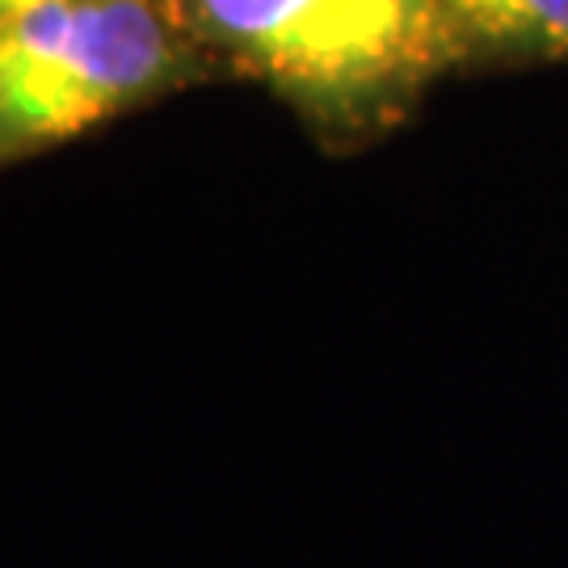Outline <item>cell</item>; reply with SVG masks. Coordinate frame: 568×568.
Here are the masks:
<instances>
[{
  "label": "cell",
  "mask_w": 568,
  "mask_h": 568,
  "mask_svg": "<svg viewBox=\"0 0 568 568\" xmlns=\"http://www.w3.org/2000/svg\"><path fill=\"white\" fill-rule=\"evenodd\" d=\"M194 34L328 126H384L467 68L443 0H182Z\"/></svg>",
  "instance_id": "6da1fadb"
},
{
  "label": "cell",
  "mask_w": 568,
  "mask_h": 568,
  "mask_svg": "<svg viewBox=\"0 0 568 568\" xmlns=\"http://www.w3.org/2000/svg\"><path fill=\"white\" fill-rule=\"evenodd\" d=\"M182 0H47L0 21V164L156 98L190 63Z\"/></svg>",
  "instance_id": "7a4b0ae2"
},
{
  "label": "cell",
  "mask_w": 568,
  "mask_h": 568,
  "mask_svg": "<svg viewBox=\"0 0 568 568\" xmlns=\"http://www.w3.org/2000/svg\"><path fill=\"white\" fill-rule=\"evenodd\" d=\"M471 63H568V0H443Z\"/></svg>",
  "instance_id": "3957f363"
},
{
  "label": "cell",
  "mask_w": 568,
  "mask_h": 568,
  "mask_svg": "<svg viewBox=\"0 0 568 568\" xmlns=\"http://www.w3.org/2000/svg\"><path fill=\"white\" fill-rule=\"evenodd\" d=\"M34 4H47V0H0V21L18 18V13L34 9Z\"/></svg>",
  "instance_id": "277c9868"
}]
</instances>
